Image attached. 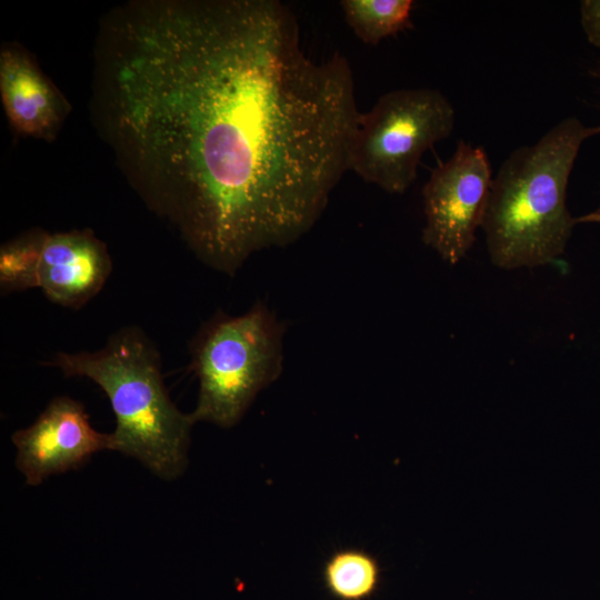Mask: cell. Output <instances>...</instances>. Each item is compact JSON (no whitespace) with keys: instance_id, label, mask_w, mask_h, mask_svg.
<instances>
[{"instance_id":"cell-4","label":"cell","mask_w":600,"mask_h":600,"mask_svg":"<svg viewBox=\"0 0 600 600\" xmlns=\"http://www.w3.org/2000/svg\"><path fill=\"white\" fill-rule=\"evenodd\" d=\"M286 326L263 302L230 316L218 311L191 341L199 396L191 416L221 428L236 426L257 394L283 368Z\"/></svg>"},{"instance_id":"cell-11","label":"cell","mask_w":600,"mask_h":600,"mask_svg":"<svg viewBox=\"0 0 600 600\" xmlns=\"http://www.w3.org/2000/svg\"><path fill=\"white\" fill-rule=\"evenodd\" d=\"M344 20L357 38L376 46L412 27L411 0H342Z\"/></svg>"},{"instance_id":"cell-8","label":"cell","mask_w":600,"mask_h":600,"mask_svg":"<svg viewBox=\"0 0 600 600\" xmlns=\"http://www.w3.org/2000/svg\"><path fill=\"white\" fill-rule=\"evenodd\" d=\"M111 271L108 249L91 230L47 233L39 289L53 303L82 308L101 291Z\"/></svg>"},{"instance_id":"cell-10","label":"cell","mask_w":600,"mask_h":600,"mask_svg":"<svg viewBox=\"0 0 600 600\" xmlns=\"http://www.w3.org/2000/svg\"><path fill=\"white\" fill-rule=\"evenodd\" d=\"M321 579L334 600H369L379 589L381 569L378 560L364 549L342 548L326 559Z\"/></svg>"},{"instance_id":"cell-5","label":"cell","mask_w":600,"mask_h":600,"mask_svg":"<svg viewBox=\"0 0 600 600\" xmlns=\"http://www.w3.org/2000/svg\"><path fill=\"white\" fill-rule=\"evenodd\" d=\"M454 109L431 88L383 93L360 112L349 142L347 168L388 193H404L417 178L423 153L450 136Z\"/></svg>"},{"instance_id":"cell-6","label":"cell","mask_w":600,"mask_h":600,"mask_svg":"<svg viewBox=\"0 0 600 600\" xmlns=\"http://www.w3.org/2000/svg\"><path fill=\"white\" fill-rule=\"evenodd\" d=\"M491 183L484 149L459 141L452 157L423 186L422 240L449 264H457L471 249L482 227Z\"/></svg>"},{"instance_id":"cell-14","label":"cell","mask_w":600,"mask_h":600,"mask_svg":"<svg viewBox=\"0 0 600 600\" xmlns=\"http://www.w3.org/2000/svg\"><path fill=\"white\" fill-rule=\"evenodd\" d=\"M577 221L578 223L579 222H597V223H600V204L599 207L597 208V210L583 216V217H580V218H577Z\"/></svg>"},{"instance_id":"cell-3","label":"cell","mask_w":600,"mask_h":600,"mask_svg":"<svg viewBox=\"0 0 600 600\" xmlns=\"http://www.w3.org/2000/svg\"><path fill=\"white\" fill-rule=\"evenodd\" d=\"M44 364L68 378H88L104 391L116 416L111 451L137 459L163 480L184 472L196 422L171 401L160 354L142 330L124 327L100 350L60 351Z\"/></svg>"},{"instance_id":"cell-12","label":"cell","mask_w":600,"mask_h":600,"mask_svg":"<svg viewBox=\"0 0 600 600\" xmlns=\"http://www.w3.org/2000/svg\"><path fill=\"white\" fill-rule=\"evenodd\" d=\"M47 232L36 229L19 236L0 249V292L2 296L39 288V271Z\"/></svg>"},{"instance_id":"cell-9","label":"cell","mask_w":600,"mask_h":600,"mask_svg":"<svg viewBox=\"0 0 600 600\" xmlns=\"http://www.w3.org/2000/svg\"><path fill=\"white\" fill-rule=\"evenodd\" d=\"M0 93L10 123L24 136L54 138L68 113L66 99L21 49L1 51Z\"/></svg>"},{"instance_id":"cell-13","label":"cell","mask_w":600,"mask_h":600,"mask_svg":"<svg viewBox=\"0 0 600 600\" xmlns=\"http://www.w3.org/2000/svg\"><path fill=\"white\" fill-rule=\"evenodd\" d=\"M580 10L581 26L588 41L600 48V0H583Z\"/></svg>"},{"instance_id":"cell-2","label":"cell","mask_w":600,"mask_h":600,"mask_svg":"<svg viewBox=\"0 0 600 600\" xmlns=\"http://www.w3.org/2000/svg\"><path fill=\"white\" fill-rule=\"evenodd\" d=\"M597 133L598 127L567 118L501 164L482 222L496 267L534 268L564 253L578 223L566 204L569 177L582 142Z\"/></svg>"},{"instance_id":"cell-1","label":"cell","mask_w":600,"mask_h":600,"mask_svg":"<svg viewBox=\"0 0 600 600\" xmlns=\"http://www.w3.org/2000/svg\"><path fill=\"white\" fill-rule=\"evenodd\" d=\"M104 129L146 203L233 276L296 242L348 172L349 61H316L277 0L130 3L103 24Z\"/></svg>"},{"instance_id":"cell-7","label":"cell","mask_w":600,"mask_h":600,"mask_svg":"<svg viewBox=\"0 0 600 600\" xmlns=\"http://www.w3.org/2000/svg\"><path fill=\"white\" fill-rule=\"evenodd\" d=\"M11 439L17 449L16 467L33 487L112 449L111 433L97 431L84 406L68 396L52 399L31 426L17 430Z\"/></svg>"},{"instance_id":"cell-15","label":"cell","mask_w":600,"mask_h":600,"mask_svg":"<svg viewBox=\"0 0 600 600\" xmlns=\"http://www.w3.org/2000/svg\"><path fill=\"white\" fill-rule=\"evenodd\" d=\"M599 133H600V127H598Z\"/></svg>"}]
</instances>
